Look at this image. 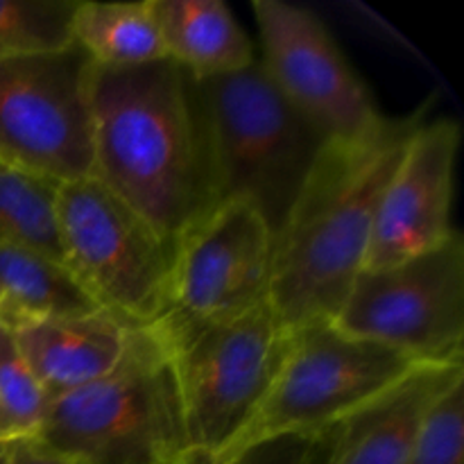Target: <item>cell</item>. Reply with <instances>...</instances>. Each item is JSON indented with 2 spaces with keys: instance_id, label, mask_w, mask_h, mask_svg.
<instances>
[{
  "instance_id": "cell-3",
  "label": "cell",
  "mask_w": 464,
  "mask_h": 464,
  "mask_svg": "<svg viewBox=\"0 0 464 464\" xmlns=\"http://www.w3.org/2000/svg\"><path fill=\"white\" fill-rule=\"evenodd\" d=\"M193 95L216 207L252 204L276 238L329 140L284 98L258 59L234 75L193 80Z\"/></svg>"
},
{
  "instance_id": "cell-13",
  "label": "cell",
  "mask_w": 464,
  "mask_h": 464,
  "mask_svg": "<svg viewBox=\"0 0 464 464\" xmlns=\"http://www.w3.org/2000/svg\"><path fill=\"white\" fill-rule=\"evenodd\" d=\"M464 381V365H417L331 429V464H406L435 403Z\"/></svg>"
},
{
  "instance_id": "cell-1",
  "label": "cell",
  "mask_w": 464,
  "mask_h": 464,
  "mask_svg": "<svg viewBox=\"0 0 464 464\" xmlns=\"http://www.w3.org/2000/svg\"><path fill=\"white\" fill-rule=\"evenodd\" d=\"M93 170L175 252L213 207L193 80L170 59L91 72Z\"/></svg>"
},
{
  "instance_id": "cell-6",
  "label": "cell",
  "mask_w": 464,
  "mask_h": 464,
  "mask_svg": "<svg viewBox=\"0 0 464 464\" xmlns=\"http://www.w3.org/2000/svg\"><path fill=\"white\" fill-rule=\"evenodd\" d=\"M415 367L397 349L343 334L334 322H311L293 331L270 392L225 462L270 440L317 438Z\"/></svg>"
},
{
  "instance_id": "cell-26",
  "label": "cell",
  "mask_w": 464,
  "mask_h": 464,
  "mask_svg": "<svg viewBox=\"0 0 464 464\" xmlns=\"http://www.w3.org/2000/svg\"><path fill=\"white\" fill-rule=\"evenodd\" d=\"M0 464H9L7 451H5V442H0Z\"/></svg>"
},
{
  "instance_id": "cell-15",
  "label": "cell",
  "mask_w": 464,
  "mask_h": 464,
  "mask_svg": "<svg viewBox=\"0 0 464 464\" xmlns=\"http://www.w3.org/2000/svg\"><path fill=\"white\" fill-rule=\"evenodd\" d=\"M166 59L193 80L234 75L256 62L252 41L220 0H152Z\"/></svg>"
},
{
  "instance_id": "cell-4",
  "label": "cell",
  "mask_w": 464,
  "mask_h": 464,
  "mask_svg": "<svg viewBox=\"0 0 464 464\" xmlns=\"http://www.w3.org/2000/svg\"><path fill=\"white\" fill-rule=\"evenodd\" d=\"M32 438L82 464H175L193 451L170 356L145 326L107 376L50 401Z\"/></svg>"
},
{
  "instance_id": "cell-19",
  "label": "cell",
  "mask_w": 464,
  "mask_h": 464,
  "mask_svg": "<svg viewBox=\"0 0 464 464\" xmlns=\"http://www.w3.org/2000/svg\"><path fill=\"white\" fill-rule=\"evenodd\" d=\"M72 0H0V59L72 44Z\"/></svg>"
},
{
  "instance_id": "cell-20",
  "label": "cell",
  "mask_w": 464,
  "mask_h": 464,
  "mask_svg": "<svg viewBox=\"0 0 464 464\" xmlns=\"http://www.w3.org/2000/svg\"><path fill=\"white\" fill-rule=\"evenodd\" d=\"M50 401L44 388L0 324V442L32 438L44 421Z\"/></svg>"
},
{
  "instance_id": "cell-5",
  "label": "cell",
  "mask_w": 464,
  "mask_h": 464,
  "mask_svg": "<svg viewBox=\"0 0 464 464\" xmlns=\"http://www.w3.org/2000/svg\"><path fill=\"white\" fill-rule=\"evenodd\" d=\"M157 338L175 370L190 449L225 462L270 392L293 331L263 299L240 315Z\"/></svg>"
},
{
  "instance_id": "cell-7",
  "label": "cell",
  "mask_w": 464,
  "mask_h": 464,
  "mask_svg": "<svg viewBox=\"0 0 464 464\" xmlns=\"http://www.w3.org/2000/svg\"><path fill=\"white\" fill-rule=\"evenodd\" d=\"M57 225L63 266L102 311L134 329L163 315L175 252L134 208L86 177L59 186Z\"/></svg>"
},
{
  "instance_id": "cell-25",
  "label": "cell",
  "mask_w": 464,
  "mask_h": 464,
  "mask_svg": "<svg viewBox=\"0 0 464 464\" xmlns=\"http://www.w3.org/2000/svg\"><path fill=\"white\" fill-rule=\"evenodd\" d=\"M175 464H229V462H222V460H218V458L207 456V453L190 451L188 456H184L179 462H175Z\"/></svg>"
},
{
  "instance_id": "cell-2",
  "label": "cell",
  "mask_w": 464,
  "mask_h": 464,
  "mask_svg": "<svg viewBox=\"0 0 464 464\" xmlns=\"http://www.w3.org/2000/svg\"><path fill=\"white\" fill-rule=\"evenodd\" d=\"M429 104L358 140H329L272 249L267 299L288 331L334 322L362 272L381 195Z\"/></svg>"
},
{
  "instance_id": "cell-11",
  "label": "cell",
  "mask_w": 464,
  "mask_h": 464,
  "mask_svg": "<svg viewBox=\"0 0 464 464\" xmlns=\"http://www.w3.org/2000/svg\"><path fill=\"white\" fill-rule=\"evenodd\" d=\"M263 68L284 98L326 140H358L388 116L376 109L334 34L311 9L281 0H254Z\"/></svg>"
},
{
  "instance_id": "cell-21",
  "label": "cell",
  "mask_w": 464,
  "mask_h": 464,
  "mask_svg": "<svg viewBox=\"0 0 464 464\" xmlns=\"http://www.w3.org/2000/svg\"><path fill=\"white\" fill-rule=\"evenodd\" d=\"M406 464H464V381L435 403Z\"/></svg>"
},
{
  "instance_id": "cell-16",
  "label": "cell",
  "mask_w": 464,
  "mask_h": 464,
  "mask_svg": "<svg viewBox=\"0 0 464 464\" xmlns=\"http://www.w3.org/2000/svg\"><path fill=\"white\" fill-rule=\"evenodd\" d=\"M102 311L62 261L0 245V324L80 317Z\"/></svg>"
},
{
  "instance_id": "cell-9",
  "label": "cell",
  "mask_w": 464,
  "mask_h": 464,
  "mask_svg": "<svg viewBox=\"0 0 464 464\" xmlns=\"http://www.w3.org/2000/svg\"><path fill=\"white\" fill-rule=\"evenodd\" d=\"M91 72L75 44L0 59V163L59 184L91 177Z\"/></svg>"
},
{
  "instance_id": "cell-8",
  "label": "cell",
  "mask_w": 464,
  "mask_h": 464,
  "mask_svg": "<svg viewBox=\"0 0 464 464\" xmlns=\"http://www.w3.org/2000/svg\"><path fill=\"white\" fill-rule=\"evenodd\" d=\"M334 324L417 365H464V240L353 279Z\"/></svg>"
},
{
  "instance_id": "cell-22",
  "label": "cell",
  "mask_w": 464,
  "mask_h": 464,
  "mask_svg": "<svg viewBox=\"0 0 464 464\" xmlns=\"http://www.w3.org/2000/svg\"><path fill=\"white\" fill-rule=\"evenodd\" d=\"M311 440L279 438L256 444L229 464H304Z\"/></svg>"
},
{
  "instance_id": "cell-17",
  "label": "cell",
  "mask_w": 464,
  "mask_h": 464,
  "mask_svg": "<svg viewBox=\"0 0 464 464\" xmlns=\"http://www.w3.org/2000/svg\"><path fill=\"white\" fill-rule=\"evenodd\" d=\"M71 39L95 66H140L166 59L152 0L77 3Z\"/></svg>"
},
{
  "instance_id": "cell-18",
  "label": "cell",
  "mask_w": 464,
  "mask_h": 464,
  "mask_svg": "<svg viewBox=\"0 0 464 464\" xmlns=\"http://www.w3.org/2000/svg\"><path fill=\"white\" fill-rule=\"evenodd\" d=\"M59 181L0 163V245L62 261L57 225Z\"/></svg>"
},
{
  "instance_id": "cell-12",
  "label": "cell",
  "mask_w": 464,
  "mask_h": 464,
  "mask_svg": "<svg viewBox=\"0 0 464 464\" xmlns=\"http://www.w3.org/2000/svg\"><path fill=\"white\" fill-rule=\"evenodd\" d=\"M460 125L426 121L411 136L374 218L362 270H379L440 247L453 236L451 202Z\"/></svg>"
},
{
  "instance_id": "cell-14",
  "label": "cell",
  "mask_w": 464,
  "mask_h": 464,
  "mask_svg": "<svg viewBox=\"0 0 464 464\" xmlns=\"http://www.w3.org/2000/svg\"><path fill=\"white\" fill-rule=\"evenodd\" d=\"M7 329L48 401H54L107 376L121 361L134 326L107 311H95L80 317L16 322Z\"/></svg>"
},
{
  "instance_id": "cell-10",
  "label": "cell",
  "mask_w": 464,
  "mask_h": 464,
  "mask_svg": "<svg viewBox=\"0 0 464 464\" xmlns=\"http://www.w3.org/2000/svg\"><path fill=\"white\" fill-rule=\"evenodd\" d=\"M275 236L247 202L229 199L190 227L172 254L170 285L157 335L240 315L267 299Z\"/></svg>"
},
{
  "instance_id": "cell-23",
  "label": "cell",
  "mask_w": 464,
  "mask_h": 464,
  "mask_svg": "<svg viewBox=\"0 0 464 464\" xmlns=\"http://www.w3.org/2000/svg\"><path fill=\"white\" fill-rule=\"evenodd\" d=\"M9 464H82L75 458L39 442L36 438H18L5 442Z\"/></svg>"
},
{
  "instance_id": "cell-24",
  "label": "cell",
  "mask_w": 464,
  "mask_h": 464,
  "mask_svg": "<svg viewBox=\"0 0 464 464\" xmlns=\"http://www.w3.org/2000/svg\"><path fill=\"white\" fill-rule=\"evenodd\" d=\"M304 464H331V430L311 440Z\"/></svg>"
}]
</instances>
